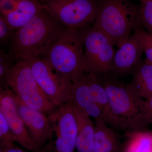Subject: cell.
Segmentation results:
<instances>
[{"instance_id": "cell-1", "label": "cell", "mask_w": 152, "mask_h": 152, "mask_svg": "<svg viewBox=\"0 0 152 152\" xmlns=\"http://www.w3.org/2000/svg\"><path fill=\"white\" fill-rule=\"evenodd\" d=\"M96 76L108 96L110 116L108 124L125 133L145 131L141 124L145 100L136 93L130 83L120 80L111 72Z\"/></svg>"}, {"instance_id": "cell-2", "label": "cell", "mask_w": 152, "mask_h": 152, "mask_svg": "<svg viewBox=\"0 0 152 152\" xmlns=\"http://www.w3.org/2000/svg\"><path fill=\"white\" fill-rule=\"evenodd\" d=\"M67 28L44 6L29 22L17 30L7 50L16 60L42 56Z\"/></svg>"}, {"instance_id": "cell-3", "label": "cell", "mask_w": 152, "mask_h": 152, "mask_svg": "<svg viewBox=\"0 0 152 152\" xmlns=\"http://www.w3.org/2000/svg\"><path fill=\"white\" fill-rule=\"evenodd\" d=\"M93 27L108 36L120 48L137 28L142 27L139 5L131 0H99Z\"/></svg>"}, {"instance_id": "cell-4", "label": "cell", "mask_w": 152, "mask_h": 152, "mask_svg": "<svg viewBox=\"0 0 152 152\" xmlns=\"http://www.w3.org/2000/svg\"><path fill=\"white\" fill-rule=\"evenodd\" d=\"M88 28H67L41 56L54 69L72 82L86 69L84 44Z\"/></svg>"}, {"instance_id": "cell-5", "label": "cell", "mask_w": 152, "mask_h": 152, "mask_svg": "<svg viewBox=\"0 0 152 152\" xmlns=\"http://www.w3.org/2000/svg\"><path fill=\"white\" fill-rule=\"evenodd\" d=\"M9 86L15 97L29 107L49 115L58 108L36 81L27 60H17Z\"/></svg>"}, {"instance_id": "cell-6", "label": "cell", "mask_w": 152, "mask_h": 152, "mask_svg": "<svg viewBox=\"0 0 152 152\" xmlns=\"http://www.w3.org/2000/svg\"><path fill=\"white\" fill-rule=\"evenodd\" d=\"M42 4L66 27L80 30L94 24L99 0H50Z\"/></svg>"}, {"instance_id": "cell-7", "label": "cell", "mask_w": 152, "mask_h": 152, "mask_svg": "<svg viewBox=\"0 0 152 152\" xmlns=\"http://www.w3.org/2000/svg\"><path fill=\"white\" fill-rule=\"evenodd\" d=\"M33 76L47 96L60 107L70 100L72 82L54 69L42 57L27 60Z\"/></svg>"}, {"instance_id": "cell-8", "label": "cell", "mask_w": 152, "mask_h": 152, "mask_svg": "<svg viewBox=\"0 0 152 152\" xmlns=\"http://www.w3.org/2000/svg\"><path fill=\"white\" fill-rule=\"evenodd\" d=\"M114 42L100 30L87 28L84 48L86 58L85 72L94 75L110 72L115 57Z\"/></svg>"}, {"instance_id": "cell-9", "label": "cell", "mask_w": 152, "mask_h": 152, "mask_svg": "<svg viewBox=\"0 0 152 152\" xmlns=\"http://www.w3.org/2000/svg\"><path fill=\"white\" fill-rule=\"evenodd\" d=\"M50 116L56 139L46 148L50 152H75L77 125L72 103L69 101L60 106Z\"/></svg>"}, {"instance_id": "cell-10", "label": "cell", "mask_w": 152, "mask_h": 152, "mask_svg": "<svg viewBox=\"0 0 152 152\" xmlns=\"http://www.w3.org/2000/svg\"><path fill=\"white\" fill-rule=\"evenodd\" d=\"M0 112L5 117L13 133L16 142L32 152H41L32 140L18 110L15 95L10 89H0Z\"/></svg>"}, {"instance_id": "cell-11", "label": "cell", "mask_w": 152, "mask_h": 152, "mask_svg": "<svg viewBox=\"0 0 152 152\" xmlns=\"http://www.w3.org/2000/svg\"><path fill=\"white\" fill-rule=\"evenodd\" d=\"M15 98L19 113L32 140L38 148H43L47 142L51 140L54 133L50 116L29 107Z\"/></svg>"}, {"instance_id": "cell-12", "label": "cell", "mask_w": 152, "mask_h": 152, "mask_svg": "<svg viewBox=\"0 0 152 152\" xmlns=\"http://www.w3.org/2000/svg\"><path fill=\"white\" fill-rule=\"evenodd\" d=\"M141 28H137L115 52L111 72L117 77L132 74L142 61L143 48Z\"/></svg>"}, {"instance_id": "cell-13", "label": "cell", "mask_w": 152, "mask_h": 152, "mask_svg": "<svg viewBox=\"0 0 152 152\" xmlns=\"http://www.w3.org/2000/svg\"><path fill=\"white\" fill-rule=\"evenodd\" d=\"M73 105L90 117L103 118L100 107L94 102L88 80V72H83L72 81L70 100Z\"/></svg>"}, {"instance_id": "cell-14", "label": "cell", "mask_w": 152, "mask_h": 152, "mask_svg": "<svg viewBox=\"0 0 152 152\" xmlns=\"http://www.w3.org/2000/svg\"><path fill=\"white\" fill-rule=\"evenodd\" d=\"M120 136L103 118L95 119L93 152H122Z\"/></svg>"}, {"instance_id": "cell-15", "label": "cell", "mask_w": 152, "mask_h": 152, "mask_svg": "<svg viewBox=\"0 0 152 152\" xmlns=\"http://www.w3.org/2000/svg\"><path fill=\"white\" fill-rule=\"evenodd\" d=\"M73 107L77 125L76 149L78 152H93L95 123L80 109L74 105Z\"/></svg>"}, {"instance_id": "cell-16", "label": "cell", "mask_w": 152, "mask_h": 152, "mask_svg": "<svg viewBox=\"0 0 152 152\" xmlns=\"http://www.w3.org/2000/svg\"><path fill=\"white\" fill-rule=\"evenodd\" d=\"M37 0H19L16 8L6 15H1L13 28L18 30L29 22L43 7Z\"/></svg>"}, {"instance_id": "cell-17", "label": "cell", "mask_w": 152, "mask_h": 152, "mask_svg": "<svg viewBox=\"0 0 152 152\" xmlns=\"http://www.w3.org/2000/svg\"><path fill=\"white\" fill-rule=\"evenodd\" d=\"M131 75L132 80L130 83L136 93L144 99L152 96V65L142 61Z\"/></svg>"}, {"instance_id": "cell-18", "label": "cell", "mask_w": 152, "mask_h": 152, "mask_svg": "<svg viewBox=\"0 0 152 152\" xmlns=\"http://www.w3.org/2000/svg\"><path fill=\"white\" fill-rule=\"evenodd\" d=\"M127 141L122 152H152L151 130L125 133Z\"/></svg>"}, {"instance_id": "cell-19", "label": "cell", "mask_w": 152, "mask_h": 152, "mask_svg": "<svg viewBox=\"0 0 152 152\" xmlns=\"http://www.w3.org/2000/svg\"><path fill=\"white\" fill-rule=\"evenodd\" d=\"M88 75L93 100L100 107L102 111L104 119L107 123L110 116V106L107 94L96 76L89 72H88Z\"/></svg>"}, {"instance_id": "cell-20", "label": "cell", "mask_w": 152, "mask_h": 152, "mask_svg": "<svg viewBox=\"0 0 152 152\" xmlns=\"http://www.w3.org/2000/svg\"><path fill=\"white\" fill-rule=\"evenodd\" d=\"M17 60L1 47L0 48V89H8Z\"/></svg>"}, {"instance_id": "cell-21", "label": "cell", "mask_w": 152, "mask_h": 152, "mask_svg": "<svg viewBox=\"0 0 152 152\" xmlns=\"http://www.w3.org/2000/svg\"><path fill=\"white\" fill-rule=\"evenodd\" d=\"M139 16L142 27L152 34V1L140 3Z\"/></svg>"}, {"instance_id": "cell-22", "label": "cell", "mask_w": 152, "mask_h": 152, "mask_svg": "<svg viewBox=\"0 0 152 152\" xmlns=\"http://www.w3.org/2000/svg\"><path fill=\"white\" fill-rule=\"evenodd\" d=\"M17 31L11 27L0 15V44L1 47L7 50L15 35Z\"/></svg>"}, {"instance_id": "cell-23", "label": "cell", "mask_w": 152, "mask_h": 152, "mask_svg": "<svg viewBox=\"0 0 152 152\" xmlns=\"http://www.w3.org/2000/svg\"><path fill=\"white\" fill-rule=\"evenodd\" d=\"M16 142L15 137L5 118L0 112V147H6Z\"/></svg>"}, {"instance_id": "cell-24", "label": "cell", "mask_w": 152, "mask_h": 152, "mask_svg": "<svg viewBox=\"0 0 152 152\" xmlns=\"http://www.w3.org/2000/svg\"><path fill=\"white\" fill-rule=\"evenodd\" d=\"M140 32L142 41L143 53L146 55L145 62L152 65V34L144 30L143 28H140Z\"/></svg>"}, {"instance_id": "cell-25", "label": "cell", "mask_w": 152, "mask_h": 152, "mask_svg": "<svg viewBox=\"0 0 152 152\" xmlns=\"http://www.w3.org/2000/svg\"><path fill=\"white\" fill-rule=\"evenodd\" d=\"M152 124V96L145 100L141 116V124L144 130H148V126Z\"/></svg>"}, {"instance_id": "cell-26", "label": "cell", "mask_w": 152, "mask_h": 152, "mask_svg": "<svg viewBox=\"0 0 152 152\" xmlns=\"http://www.w3.org/2000/svg\"><path fill=\"white\" fill-rule=\"evenodd\" d=\"M19 0H0L1 15H6L16 8Z\"/></svg>"}, {"instance_id": "cell-27", "label": "cell", "mask_w": 152, "mask_h": 152, "mask_svg": "<svg viewBox=\"0 0 152 152\" xmlns=\"http://www.w3.org/2000/svg\"><path fill=\"white\" fill-rule=\"evenodd\" d=\"M0 152H28L15 143L6 147H0Z\"/></svg>"}, {"instance_id": "cell-28", "label": "cell", "mask_w": 152, "mask_h": 152, "mask_svg": "<svg viewBox=\"0 0 152 152\" xmlns=\"http://www.w3.org/2000/svg\"><path fill=\"white\" fill-rule=\"evenodd\" d=\"M37 1L42 3V4H43V3L46 2L50 1V0H37Z\"/></svg>"}, {"instance_id": "cell-29", "label": "cell", "mask_w": 152, "mask_h": 152, "mask_svg": "<svg viewBox=\"0 0 152 152\" xmlns=\"http://www.w3.org/2000/svg\"><path fill=\"white\" fill-rule=\"evenodd\" d=\"M41 152H50L48 151V150L45 147H44L42 149V151H41Z\"/></svg>"}, {"instance_id": "cell-30", "label": "cell", "mask_w": 152, "mask_h": 152, "mask_svg": "<svg viewBox=\"0 0 152 152\" xmlns=\"http://www.w3.org/2000/svg\"><path fill=\"white\" fill-rule=\"evenodd\" d=\"M141 2H143L148 1H151L152 0H138Z\"/></svg>"}, {"instance_id": "cell-31", "label": "cell", "mask_w": 152, "mask_h": 152, "mask_svg": "<svg viewBox=\"0 0 152 152\" xmlns=\"http://www.w3.org/2000/svg\"><path fill=\"white\" fill-rule=\"evenodd\" d=\"M151 140L152 142V131L151 130Z\"/></svg>"}]
</instances>
